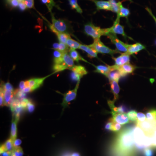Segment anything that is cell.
<instances>
[{
    "instance_id": "cell-51",
    "label": "cell",
    "mask_w": 156,
    "mask_h": 156,
    "mask_svg": "<svg viewBox=\"0 0 156 156\" xmlns=\"http://www.w3.org/2000/svg\"><path fill=\"white\" fill-rule=\"evenodd\" d=\"M18 1H19V2H23L24 1V0H18Z\"/></svg>"
},
{
    "instance_id": "cell-10",
    "label": "cell",
    "mask_w": 156,
    "mask_h": 156,
    "mask_svg": "<svg viewBox=\"0 0 156 156\" xmlns=\"http://www.w3.org/2000/svg\"><path fill=\"white\" fill-rule=\"evenodd\" d=\"M106 36L110 39L112 43L115 45L117 50L119 52L121 51L124 53H126L127 52L129 45L121 41L117 38L116 35L114 34L109 33Z\"/></svg>"
},
{
    "instance_id": "cell-16",
    "label": "cell",
    "mask_w": 156,
    "mask_h": 156,
    "mask_svg": "<svg viewBox=\"0 0 156 156\" xmlns=\"http://www.w3.org/2000/svg\"><path fill=\"white\" fill-rule=\"evenodd\" d=\"M95 67L96 68V70L94 71L95 72L102 74L106 76V77L107 76L109 73L111 71L116 69V66L115 65L114 66H111L99 65L95 66Z\"/></svg>"
},
{
    "instance_id": "cell-33",
    "label": "cell",
    "mask_w": 156,
    "mask_h": 156,
    "mask_svg": "<svg viewBox=\"0 0 156 156\" xmlns=\"http://www.w3.org/2000/svg\"><path fill=\"white\" fill-rule=\"evenodd\" d=\"M127 115L129 118V120L131 122H137V112L134 110L131 111L127 114Z\"/></svg>"
},
{
    "instance_id": "cell-39",
    "label": "cell",
    "mask_w": 156,
    "mask_h": 156,
    "mask_svg": "<svg viewBox=\"0 0 156 156\" xmlns=\"http://www.w3.org/2000/svg\"><path fill=\"white\" fill-rule=\"evenodd\" d=\"M28 9H33L34 6V0H24L23 1Z\"/></svg>"
},
{
    "instance_id": "cell-6",
    "label": "cell",
    "mask_w": 156,
    "mask_h": 156,
    "mask_svg": "<svg viewBox=\"0 0 156 156\" xmlns=\"http://www.w3.org/2000/svg\"><path fill=\"white\" fill-rule=\"evenodd\" d=\"M50 13L52 22L51 25L53 28L58 32L69 34V27L67 23L64 20L56 19L54 17V14L52 12Z\"/></svg>"
},
{
    "instance_id": "cell-30",
    "label": "cell",
    "mask_w": 156,
    "mask_h": 156,
    "mask_svg": "<svg viewBox=\"0 0 156 156\" xmlns=\"http://www.w3.org/2000/svg\"><path fill=\"white\" fill-rule=\"evenodd\" d=\"M41 1L43 4L46 5L50 13L52 12V10L53 7L58 8V6L56 5L54 0H41Z\"/></svg>"
},
{
    "instance_id": "cell-15",
    "label": "cell",
    "mask_w": 156,
    "mask_h": 156,
    "mask_svg": "<svg viewBox=\"0 0 156 156\" xmlns=\"http://www.w3.org/2000/svg\"><path fill=\"white\" fill-rule=\"evenodd\" d=\"M130 55L126 53H122L121 55L117 58H113L115 65L117 66H121L123 65L130 63Z\"/></svg>"
},
{
    "instance_id": "cell-42",
    "label": "cell",
    "mask_w": 156,
    "mask_h": 156,
    "mask_svg": "<svg viewBox=\"0 0 156 156\" xmlns=\"http://www.w3.org/2000/svg\"><path fill=\"white\" fill-rule=\"evenodd\" d=\"M20 2L18 0H11L9 2V5L12 7V8H17L19 6Z\"/></svg>"
},
{
    "instance_id": "cell-14",
    "label": "cell",
    "mask_w": 156,
    "mask_h": 156,
    "mask_svg": "<svg viewBox=\"0 0 156 156\" xmlns=\"http://www.w3.org/2000/svg\"><path fill=\"white\" fill-rule=\"evenodd\" d=\"M112 118L111 119L115 122L119 123L120 125H124L129 122V118L125 113H112Z\"/></svg>"
},
{
    "instance_id": "cell-17",
    "label": "cell",
    "mask_w": 156,
    "mask_h": 156,
    "mask_svg": "<svg viewBox=\"0 0 156 156\" xmlns=\"http://www.w3.org/2000/svg\"><path fill=\"white\" fill-rule=\"evenodd\" d=\"M95 3L97 10H104L111 11V6L109 1L90 0Z\"/></svg>"
},
{
    "instance_id": "cell-31",
    "label": "cell",
    "mask_w": 156,
    "mask_h": 156,
    "mask_svg": "<svg viewBox=\"0 0 156 156\" xmlns=\"http://www.w3.org/2000/svg\"><path fill=\"white\" fill-rule=\"evenodd\" d=\"M69 2V5L71 7L72 9H75L78 13L82 14L83 13V10L78 5L77 0H68Z\"/></svg>"
},
{
    "instance_id": "cell-27",
    "label": "cell",
    "mask_w": 156,
    "mask_h": 156,
    "mask_svg": "<svg viewBox=\"0 0 156 156\" xmlns=\"http://www.w3.org/2000/svg\"><path fill=\"white\" fill-rule=\"evenodd\" d=\"M66 44L69 48V50H75L76 49H79L81 44L73 40L71 38H69L66 42Z\"/></svg>"
},
{
    "instance_id": "cell-38",
    "label": "cell",
    "mask_w": 156,
    "mask_h": 156,
    "mask_svg": "<svg viewBox=\"0 0 156 156\" xmlns=\"http://www.w3.org/2000/svg\"><path fill=\"white\" fill-rule=\"evenodd\" d=\"M64 54L65 53H62V52L58 50H54V52H53L54 60V59H58L61 58L62 57H63V56H64Z\"/></svg>"
},
{
    "instance_id": "cell-50",
    "label": "cell",
    "mask_w": 156,
    "mask_h": 156,
    "mask_svg": "<svg viewBox=\"0 0 156 156\" xmlns=\"http://www.w3.org/2000/svg\"><path fill=\"white\" fill-rule=\"evenodd\" d=\"M70 156H80V154L78 153L74 152L72 154L70 155Z\"/></svg>"
},
{
    "instance_id": "cell-11",
    "label": "cell",
    "mask_w": 156,
    "mask_h": 156,
    "mask_svg": "<svg viewBox=\"0 0 156 156\" xmlns=\"http://www.w3.org/2000/svg\"><path fill=\"white\" fill-rule=\"evenodd\" d=\"M0 91H2L3 93L4 98V104L5 106H10L11 104L13 101V98L15 95V91L10 89H5L1 87Z\"/></svg>"
},
{
    "instance_id": "cell-37",
    "label": "cell",
    "mask_w": 156,
    "mask_h": 156,
    "mask_svg": "<svg viewBox=\"0 0 156 156\" xmlns=\"http://www.w3.org/2000/svg\"><path fill=\"white\" fill-rule=\"evenodd\" d=\"M35 105L32 102L29 100H27V102L25 108L27 110V111L29 112H32L34 110Z\"/></svg>"
},
{
    "instance_id": "cell-35",
    "label": "cell",
    "mask_w": 156,
    "mask_h": 156,
    "mask_svg": "<svg viewBox=\"0 0 156 156\" xmlns=\"http://www.w3.org/2000/svg\"><path fill=\"white\" fill-rule=\"evenodd\" d=\"M12 152L14 154L15 156H23V151L22 148L20 146L13 148Z\"/></svg>"
},
{
    "instance_id": "cell-20",
    "label": "cell",
    "mask_w": 156,
    "mask_h": 156,
    "mask_svg": "<svg viewBox=\"0 0 156 156\" xmlns=\"http://www.w3.org/2000/svg\"><path fill=\"white\" fill-rule=\"evenodd\" d=\"M50 28L53 33L56 34V36H57V38H58L59 43H63V44H66L67 40H68L69 38L71 37L70 36V35L69 34L58 32L57 31L55 30L53 28L51 24L50 26Z\"/></svg>"
},
{
    "instance_id": "cell-47",
    "label": "cell",
    "mask_w": 156,
    "mask_h": 156,
    "mask_svg": "<svg viewBox=\"0 0 156 156\" xmlns=\"http://www.w3.org/2000/svg\"><path fill=\"white\" fill-rule=\"evenodd\" d=\"M11 152L12 151H6L1 154L2 155V156H11Z\"/></svg>"
},
{
    "instance_id": "cell-1",
    "label": "cell",
    "mask_w": 156,
    "mask_h": 156,
    "mask_svg": "<svg viewBox=\"0 0 156 156\" xmlns=\"http://www.w3.org/2000/svg\"><path fill=\"white\" fill-rule=\"evenodd\" d=\"M133 129H126L119 135L115 145L116 152L120 155L127 156L134 151L135 143Z\"/></svg>"
},
{
    "instance_id": "cell-32",
    "label": "cell",
    "mask_w": 156,
    "mask_h": 156,
    "mask_svg": "<svg viewBox=\"0 0 156 156\" xmlns=\"http://www.w3.org/2000/svg\"><path fill=\"white\" fill-rule=\"evenodd\" d=\"M146 116L147 119L156 123V110H151L147 112Z\"/></svg>"
},
{
    "instance_id": "cell-9",
    "label": "cell",
    "mask_w": 156,
    "mask_h": 156,
    "mask_svg": "<svg viewBox=\"0 0 156 156\" xmlns=\"http://www.w3.org/2000/svg\"><path fill=\"white\" fill-rule=\"evenodd\" d=\"M70 70L72 71L71 74L72 80L77 82L80 81L81 78L88 73L86 68L81 65H74Z\"/></svg>"
},
{
    "instance_id": "cell-7",
    "label": "cell",
    "mask_w": 156,
    "mask_h": 156,
    "mask_svg": "<svg viewBox=\"0 0 156 156\" xmlns=\"http://www.w3.org/2000/svg\"><path fill=\"white\" fill-rule=\"evenodd\" d=\"M80 81H78L74 89L73 90H69L64 94L62 101L61 103V105L63 107V109L67 107L68 105V104L70 102L75 99L76 98V97L78 89H79Z\"/></svg>"
},
{
    "instance_id": "cell-45",
    "label": "cell",
    "mask_w": 156,
    "mask_h": 156,
    "mask_svg": "<svg viewBox=\"0 0 156 156\" xmlns=\"http://www.w3.org/2000/svg\"><path fill=\"white\" fill-rule=\"evenodd\" d=\"M25 87V81H21L19 84V89L22 91Z\"/></svg>"
},
{
    "instance_id": "cell-13",
    "label": "cell",
    "mask_w": 156,
    "mask_h": 156,
    "mask_svg": "<svg viewBox=\"0 0 156 156\" xmlns=\"http://www.w3.org/2000/svg\"><path fill=\"white\" fill-rule=\"evenodd\" d=\"M120 18L117 17V19L114 23L113 25L111 27L109 28L110 33L118 34L122 35L123 36L126 37H127L126 34L124 31V27L121 25L119 23Z\"/></svg>"
},
{
    "instance_id": "cell-34",
    "label": "cell",
    "mask_w": 156,
    "mask_h": 156,
    "mask_svg": "<svg viewBox=\"0 0 156 156\" xmlns=\"http://www.w3.org/2000/svg\"><path fill=\"white\" fill-rule=\"evenodd\" d=\"M110 120L112 122V128L111 131H115V132H117V131H119L121 128H122L121 125L119 124V123L114 122L111 119H110Z\"/></svg>"
},
{
    "instance_id": "cell-29",
    "label": "cell",
    "mask_w": 156,
    "mask_h": 156,
    "mask_svg": "<svg viewBox=\"0 0 156 156\" xmlns=\"http://www.w3.org/2000/svg\"><path fill=\"white\" fill-rule=\"evenodd\" d=\"M108 1L111 6V11L118 14L119 11L120 6L122 4V2H116L115 0H109Z\"/></svg>"
},
{
    "instance_id": "cell-44",
    "label": "cell",
    "mask_w": 156,
    "mask_h": 156,
    "mask_svg": "<svg viewBox=\"0 0 156 156\" xmlns=\"http://www.w3.org/2000/svg\"><path fill=\"white\" fill-rule=\"evenodd\" d=\"M18 7H19L20 9L22 11H25L26 9L27 8L23 2H20Z\"/></svg>"
},
{
    "instance_id": "cell-28",
    "label": "cell",
    "mask_w": 156,
    "mask_h": 156,
    "mask_svg": "<svg viewBox=\"0 0 156 156\" xmlns=\"http://www.w3.org/2000/svg\"><path fill=\"white\" fill-rule=\"evenodd\" d=\"M130 14V12L129 9L123 7L122 4L120 6L119 11L117 14V17L119 18H120V17H121L128 18Z\"/></svg>"
},
{
    "instance_id": "cell-2",
    "label": "cell",
    "mask_w": 156,
    "mask_h": 156,
    "mask_svg": "<svg viewBox=\"0 0 156 156\" xmlns=\"http://www.w3.org/2000/svg\"><path fill=\"white\" fill-rule=\"evenodd\" d=\"M53 69L54 73H58L66 69H70L74 66L73 60L68 53H65L61 58L54 59Z\"/></svg>"
},
{
    "instance_id": "cell-52",
    "label": "cell",
    "mask_w": 156,
    "mask_h": 156,
    "mask_svg": "<svg viewBox=\"0 0 156 156\" xmlns=\"http://www.w3.org/2000/svg\"><path fill=\"white\" fill-rule=\"evenodd\" d=\"M6 1H7V2H8V3H9V2H10V1H11V0H6Z\"/></svg>"
},
{
    "instance_id": "cell-41",
    "label": "cell",
    "mask_w": 156,
    "mask_h": 156,
    "mask_svg": "<svg viewBox=\"0 0 156 156\" xmlns=\"http://www.w3.org/2000/svg\"><path fill=\"white\" fill-rule=\"evenodd\" d=\"M153 151L151 148H147L144 150V156H153Z\"/></svg>"
},
{
    "instance_id": "cell-26",
    "label": "cell",
    "mask_w": 156,
    "mask_h": 156,
    "mask_svg": "<svg viewBox=\"0 0 156 156\" xmlns=\"http://www.w3.org/2000/svg\"><path fill=\"white\" fill-rule=\"evenodd\" d=\"M69 55L73 60L76 61V62H79V61L82 60V61L85 62H87V63H89L86 59H84L83 57H82L80 55V54L78 53L77 51H76V50H69Z\"/></svg>"
},
{
    "instance_id": "cell-12",
    "label": "cell",
    "mask_w": 156,
    "mask_h": 156,
    "mask_svg": "<svg viewBox=\"0 0 156 156\" xmlns=\"http://www.w3.org/2000/svg\"><path fill=\"white\" fill-rule=\"evenodd\" d=\"M116 66V68L121 73L122 76H125L128 74L132 73L136 69L135 66L129 63L123 65L121 66Z\"/></svg>"
},
{
    "instance_id": "cell-43",
    "label": "cell",
    "mask_w": 156,
    "mask_h": 156,
    "mask_svg": "<svg viewBox=\"0 0 156 156\" xmlns=\"http://www.w3.org/2000/svg\"><path fill=\"white\" fill-rule=\"evenodd\" d=\"M22 143V141L20 139H16L13 141V147L16 148L19 147Z\"/></svg>"
},
{
    "instance_id": "cell-3",
    "label": "cell",
    "mask_w": 156,
    "mask_h": 156,
    "mask_svg": "<svg viewBox=\"0 0 156 156\" xmlns=\"http://www.w3.org/2000/svg\"><path fill=\"white\" fill-rule=\"evenodd\" d=\"M84 31L86 34L92 37L94 40L100 39L102 36H106L110 33V29H102L96 27L92 23H89L85 25Z\"/></svg>"
},
{
    "instance_id": "cell-18",
    "label": "cell",
    "mask_w": 156,
    "mask_h": 156,
    "mask_svg": "<svg viewBox=\"0 0 156 156\" xmlns=\"http://www.w3.org/2000/svg\"><path fill=\"white\" fill-rule=\"evenodd\" d=\"M144 49H145V47L144 46L140 43H136L134 44L129 45L126 53L129 55H131L133 54H136L139 51Z\"/></svg>"
},
{
    "instance_id": "cell-36",
    "label": "cell",
    "mask_w": 156,
    "mask_h": 156,
    "mask_svg": "<svg viewBox=\"0 0 156 156\" xmlns=\"http://www.w3.org/2000/svg\"><path fill=\"white\" fill-rule=\"evenodd\" d=\"M69 48L68 47L66 44H63L62 43H59V46H58V50L62 53H68Z\"/></svg>"
},
{
    "instance_id": "cell-49",
    "label": "cell",
    "mask_w": 156,
    "mask_h": 156,
    "mask_svg": "<svg viewBox=\"0 0 156 156\" xmlns=\"http://www.w3.org/2000/svg\"><path fill=\"white\" fill-rule=\"evenodd\" d=\"M58 46H59V43H55L53 44V48L55 50H58Z\"/></svg>"
},
{
    "instance_id": "cell-21",
    "label": "cell",
    "mask_w": 156,
    "mask_h": 156,
    "mask_svg": "<svg viewBox=\"0 0 156 156\" xmlns=\"http://www.w3.org/2000/svg\"><path fill=\"white\" fill-rule=\"evenodd\" d=\"M108 104L111 109L112 110V113H125L126 112V108L125 106L122 105L119 107H116L115 106V101H113L109 100L108 101Z\"/></svg>"
},
{
    "instance_id": "cell-46",
    "label": "cell",
    "mask_w": 156,
    "mask_h": 156,
    "mask_svg": "<svg viewBox=\"0 0 156 156\" xmlns=\"http://www.w3.org/2000/svg\"><path fill=\"white\" fill-rule=\"evenodd\" d=\"M109 122L107 123L106 126H105V128L106 130H111L112 122L110 120H109Z\"/></svg>"
},
{
    "instance_id": "cell-19",
    "label": "cell",
    "mask_w": 156,
    "mask_h": 156,
    "mask_svg": "<svg viewBox=\"0 0 156 156\" xmlns=\"http://www.w3.org/2000/svg\"><path fill=\"white\" fill-rule=\"evenodd\" d=\"M19 119L15 118L13 116V119L11 122V136L10 138L13 141L17 139V125Z\"/></svg>"
},
{
    "instance_id": "cell-24",
    "label": "cell",
    "mask_w": 156,
    "mask_h": 156,
    "mask_svg": "<svg viewBox=\"0 0 156 156\" xmlns=\"http://www.w3.org/2000/svg\"><path fill=\"white\" fill-rule=\"evenodd\" d=\"M13 141L11 138L6 140L5 143L3 144L0 147V154L3 153L6 151H12L13 150Z\"/></svg>"
},
{
    "instance_id": "cell-23",
    "label": "cell",
    "mask_w": 156,
    "mask_h": 156,
    "mask_svg": "<svg viewBox=\"0 0 156 156\" xmlns=\"http://www.w3.org/2000/svg\"><path fill=\"white\" fill-rule=\"evenodd\" d=\"M118 83L119 82L115 81H110L111 91L114 95V99L113 101L115 102L119 98V94L120 92V87L118 84Z\"/></svg>"
},
{
    "instance_id": "cell-40",
    "label": "cell",
    "mask_w": 156,
    "mask_h": 156,
    "mask_svg": "<svg viewBox=\"0 0 156 156\" xmlns=\"http://www.w3.org/2000/svg\"><path fill=\"white\" fill-rule=\"evenodd\" d=\"M137 122H143L147 119L146 117L144 114L142 113H137Z\"/></svg>"
},
{
    "instance_id": "cell-53",
    "label": "cell",
    "mask_w": 156,
    "mask_h": 156,
    "mask_svg": "<svg viewBox=\"0 0 156 156\" xmlns=\"http://www.w3.org/2000/svg\"><path fill=\"white\" fill-rule=\"evenodd\" d=\"M70 155H71V154H70ZM70 155L68 154V155H66V156H70Z\"/></svg>"
},
{
    "instance_id": "cell-48",
    "label": "cell",
    "mask_w": 156,
    "mask_h": 156,
    "mask_svg": "<svg viewBox=\"0 0 156 156\" xmlns=\"http://www.w3.org/2000/svg\"><path fill=\"white\" fill-rule=\"evenodd\" d=\"M146 10H147V12H148L151 15V16H152V17H153V18H154V20L155 21L156 23V18L153 15V14H152V13L151 10L150 9H149L148 8H146Z\"/></svg>"
},
{
    "instance_id": "cell-8",
    "label": "cell",
    "mask_w": 156,
    "mask_h": 156,
    "mask_svg": "<svg viewBox=\"0 0 156 156\" xmlns=\"http://www.w3.org/2000/svg\"><path fill=\"white\" fill-rule=\"evenodd\" d=\"M54 73H53L49 75L44 77L33 78L28 80L25 81V87H28L30 88L31 92H33L34 90L38 89L43 85L44 81L47 78L49 77Z\"/></svg>"
},
{
    "instance_id": "cell-4",
    "label": "cell",
    "mask_w": 156,
    "mask_h": 156,
    "mask_svg": "<svg viewBox=\"0 0 156 156\" xmlns=\"http://www.w3.org/2000/svg\"><path fill=\"white\" fill-rule=\"evenodd\" d=\"M89 46L95 50L98 53L109 54L112 56L116 53H120L118 50H112L110 48L107 47L101 42L100 39L94 40L93 44L89 45Z\"/></svg>"
},
{
    "instance_id": "cell-25",
    "label": "cell",
    "mask_w": 156,
    "mask_h": 156,
    "mask_svg": "<svg viewBox=\"0 0 156 156\" xmlns=\"http://www.w3.org/2000/svg\"><path fill=\"white\" fill-rule=\"evenodd\" d=\"M122 76L120 72L118 69H115L109 73L107 77L108 78L109 81H115L119 82V80Z\"/></svg>"
},
{
    "instance_id": "cell-5",
    "label": "cell",
    "mask_w": 156,
    "mask_h": 156,
    "mask_svg": "<svg viewBox=\"0 0 156 156\" xmlns=\"http://www.w3.org/2000/svg\"><path fill=\"white\" fill-rule=\"evenodd\" d=\"M137 127H139L144 131L147 136L152 137L153 136L156 127V123L147 119L143 122H136Z\"/></svg>"
},
{
    "instance_id": "cell-22",
    "label": "cell",
    "mask_w": 156,
    "mask_h": 156,
    "mask_svg": "<svg viewBox=\"0 0 156 156\" xmlns=\"http://www.w3.org/2000/svg\"><path fill=\"white\" fill-rule=\"evenodd\" d=\"M79 49L83 50L86 53H88V56L90 58H97V52L92 48L87 45L81 44Z\"/></svg>"
}]
</instances>
